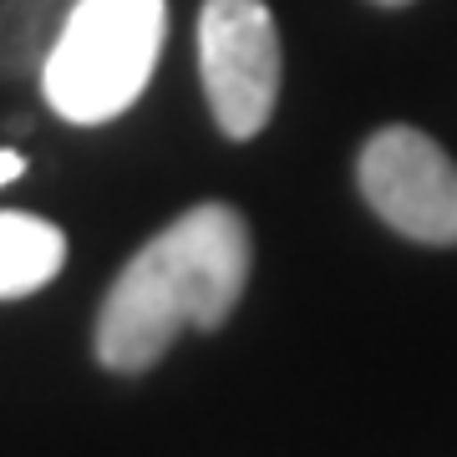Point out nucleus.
Masks as SVG:
<instances>
[{"label": "nucleus", "mask_w": 457, "mask_h": 457, "mask_svg": "<svg viewBox=\"0 0 457 457\" xmlns=\"http://www.w3.org/2000/svg\"><path fill=\"white\" fill-rule=\"evenodd\" d=\"M356 183L371 213L417 245H457V163L417 128H381L361 147Z\"/></svg>", "instance_id": "obj_4"}, {"label": "nucleus", "mask_w": 457, "mask_h": 457, "mask_svg": "<svg viewBox=\"0 0 457 457\" xmlns=\"http://www.w3.org/2000/svg\"><path fill=\"white\" fill-rule=\"evenodd\" d=\"M376 5H407V0H376Z\"/></svg>", "instance_id": "obj_8"}, {"label": "nucleus", "mask_w": 457, "mask_h": 457, "mask_svg": "<svg viewBox=\"0 0 457 457\" xmlns=\"http://www.w3.org/2000/svg\"><path fill=\"white\" fill-rule=\"evenodd\" d=\"M66 234L51 219L0 209V300L36 295L41 285L62 275Z\"/></svg>", "instance_id": "obj_5"}, {"label": "nucleus", "mask_w": 457, "mask_h": 457, "mask_svg": "<svg viewBox=\"0 0 457 457\" xmlns=\"http://www.w3.org/2000/svg\"><path fill=\"white\" fill-rule=\"evenodd\" d=\"M249 285V224L228 204H194L112 279L92 351L107 371L158 366L183 330H219Z\"/></svg>", "instance_id": "obj_1"}, {"label": "nucleus", "mask_w": 457, "mask_h": 457, "mask_svg": "<svg viewBox=\"0 0 457 457\" xmlns=\"http://www.w3.org/2000/svg\"><path fill=\"white\" fill-rule=\"evenodd\" d=\"M77 0H0V77H36Z\"/></svg>", "instance_id": "obj_6"}, {"label": "nucleus", "mask_w": 457, "mask_h": 457, "mask_svg": "<svg viewBox=\"0 0 457 457\" xmlns=\"http://www.w3.org/2000/svg\"><path fill=\"white\" fill-rule=\"evenodd\" d=\"M168 36V0H77L36 71L71 128H102L147 92Z\"/></svg>", "instance_id": "obj_2"}, {"label": "nucleus", "mask_w": 457, "mask_h": 457, "mask_svg": "<svg viewBox=\"0 0 457 457\" xmlns=\"http://www.w3.org/2000/svg\"><path fill=\"white\" fill-rule=\"evenodd\" d=\"M198 71L224 137L249 143L279 102V31L264 0H204L198 11Z\"/></svg>", "instance_id": "obj_3"}, {"label": "nucleus", "mask_w": 457, "mask_h": 457, "mask_svg": "<svg viewBox=\"0 0 457 457\" xmlns=\"http://www.w3.org/2000/svg\"><path fill=\"white\" fill-rule=\"evenodd\" d=\"M16 179H26V158H21L16 147H0V188Z\"/></svg>", "instance_id": "obj_7"}]
</instances>
